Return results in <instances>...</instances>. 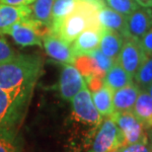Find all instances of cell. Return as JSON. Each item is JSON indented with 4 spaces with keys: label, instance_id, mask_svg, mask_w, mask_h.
I'll list each match as a JSON object with an SVG mask.
<instances>
[{
    "label": "cell",
    "instance_id": "cell-1",
    "mask_svg": "<svg viewBox=\"0 0 152 152\" xmlns=\"http://www.w3.org/2000/svg\"><path fill=\"white\" fill-rule=\"evenodd\" d=\"M42 59L38 56L19 54L0 62V89L16 91L35 88L42 73Z\"/></svg>",
    "mask_w": 152,
    "mask_h": 152
},
{
    "label": "cell",
    "instance_id": "cell-2",
    "mask_svg": "<svg viewBox=\"0 0 152 152\" xmlns=\"http://www.w3.org/2000/svg\"><path fill=\"white\" fill-rule=\"evenodd\" d=\"M102 6L87 0H78L75 10L70 15L51 24V33L67 44H72L86 29L101 27L99 24L98 12Z\"/></svg>",
    "mask_w": 152,
    "mask_h": 152
},
{
    "label": "cell",
    "instance_id": "cell-3",
    "mask_svg": "<svg viewBox=\"0 0 152 152\" xmlns=\"http://www.w3.org/2000/svg\"><path fill=\"white\" fill-rule=\"evenodd\" d=\"M34 88L16 91L0 89V129H18L25 118Z\"/></svg>",
    "mask_w": 152,
    "mask_h": 152
},
{
    "label": "cell",
    "instance_id": "cell-4",
    "mask_svg": "<svg viewBox=\"0 0 152 152\" xmlns=\"http://www.w3.org/2000/svg\"><path fill=\"white\" fill-rule=\"evenodd\" d=\"M124 146L121 129L111 117L106 118L98 126L90 152H111Z\"/></svg>",
    "mask_w": 152,
    "mask_h": 152
},
{
    "label": "cell",
    "instance_id": "cell-5",
    "mask_svg": "<svg viewBox=\"0 0 152 152\" xmlns=\"http://www.w3.org/2000/svg\"><path fill=\"white\" fill-rule=\"evenodd\" d=\"M111 118L123 133L124 146L146 141L143 124L138 121L132 112H115Z\"/></svg>",
    "mask_w": 152,
    "mask_h": 152
},
{
    "label": "cell",
    "instance_id": "cell-6",
    "mask_svg": "<svg viewBox=\"0 0 152 152\" xmlns=\"http://www.w3.org/2000/svg\"><path fill=\"white\" fill-rule=\"evenodd\" d=\"M74 117L82 123L98 126L102 121V115L97 111L92 100V94L88 87H84L71 100Z\"/></svg>",
    "mask_w": 152,
    "mask_h": 152
},
{
    "label": "cell",
    "instance_id": "cell-7",
    "mask_svg": "<svg viewBox=\"0 0 152 152\" xmlns=\"http://www.w3.org/2000/svg\"><path fill=\"white\" fill-rule=\"evenodd\" d=\"M145 58V53L139 39L124 38L118 63L133 78Z\"/></svg>",
    "mask_w": 152,
    "mask_h": 152
},
{
    "label": "cell",
    "instance_id": "cell-8",
    "mask_svg": "<svg viewBox=\"0 0 152 152\" xmlns=\"http://www.w3.org/2000/svg\"><path fill=\"white\" fill-rule=\"evenodd\" d=\"M86 86V81L78 69L72 64H64L58 82L61 98L65 101H71L76 94Z\"/></svg>",
    "mask_w": 152,
    "mask_h": 152
},
{
    "label": "cell",
    "instance_id": "cell-9",
    "mask_svg": "<svg viewBox=\"0 0 152 152\" xmlns=\"http://www.w3.org/2000/svg\"><path fill=\"white\" fill-rule=\"evenodd\" d=\"M152 27V9L138 7L126 17L124 38L140 39Z\"/></svg>",
    "mask_w": 152,
    "mask_h": 152
},
{
    "label": "cell",
    "instance_id": "cell-10",
    "mask_svg": "<svg viewBox=\"0 0 152 152\" xmlns=\"http://www.w3.org/2000/svg\"><path fill=\"white\" fill-rule=\"evenodd\" d=\"M42 45L50 58L63 64H74L76 59L72 48L56 35L50 33L42 37Z\"/></svg>",
    "mask_w": 152,
    "mask_h": 152
},
{
    "label": "cell",
    "instance_id": "cell-11",
    "mask_svg": "<svg viewBox=\"0 0 152 152\" xmlns=\"http://www.w3.org/2000/svg\"><path fill=\"white\" fill-rule=\"evenodd\" d=\"M7 34L10 35L15 42L21 47L42 45V38L38 34L34 26L32 25L31 18L13 25L9 29Z\"/></svg>",
    "mask_w": 152,
    "mask_h": 152
},
{
    "label": "cell",
    "instance_id": "cell-12",
    "mask_svg": "<svg viewBox=\"0 0 152 152\" xmlns=\"http://www.w3.org/2000/svg\"><path fill=\"white\" fill-rule=\"evenodd\" d=\"M104 29L102 27H92L82 32L75 39L72 45V50L75 56L90 54L93 50L99 48Z\"/></svg>",
    "mask_w": 152,
    "mask_h": 152
},
{
    "label": "cell",
    "instance_id": "cell-13",
    "mask_svg": "<svg viewBox=\"0 0 152 152\" xmlns=\"http://www.w3.org/2000/svg\"><path fill=\"white\" fill-rule=\"evenodd\" d=\"M31 16L32 9L29 6L0 4V35L7 34L12 26Z\"/></svg>",
    "mask_w": 152,
    "mask_h": 152
},
{
    "label": "cell",
    "instance_id": "cell-14",
    "mask_svg": "<svg viewBox=\"0 0 152 152\" xmlns=\"http://www.w3.org/2000/svg\"><path fill=\"white\" fill-rule=\"evenodd\" d=\"M140 88L132 82L113 92V104L115 112H132Z\"/></svg>",
    "mask_w": 152,
    "mask_h": 152
},
{
    "label": "cell",
    "instance_id": "cell-15",
    "mask_svg": "<svg viewBox=\"0 0 152 152\" xmlns=\"http://www.w3.org/2000/svg\"><path fill=\"white\" fill-rule=\"evenodd\" d=\"M99 24L105 31H113L123 35L126 30V16L112 10L107 6L103 5L98 12Z\"/></svg>",
    "mask_w": 152,
    "mask_h": 152
},
{
    "label": "cell",
    "instance_id": "cell-16",
    "mask_svg": "<svg viewBox=\"0 0 152 152\" xmlns=\"http://www.w3.org/2000/svg\"><path fill=\"white\" fill-rule=\"evenodd\" d=\"M124 44V36L113 31H105L103 33L99 48L105 56L110 57L115 62H118V56Z\"/></svg>",
    "mask_w": 152,
    "mask_h": 152
},
{
    "label": "cell",
    "instance_id": "cell-17",
    "mask_svg": "<svg viewBox=\"0 0 152 152\" xmlns=\"http://www.w3.org/2000/svg\"><path fill=\"white\" fill-rule=\"evenodd\" d=\"M132 113L145 127H152V98L147 90H140Z\"/></svg>",
    "mask_w": 152,
    "mask_h": 152
},
{
    "label": "cell",
    "instance_id": "cell-18",
    "mask_svg": "<svg viewBox=\"0 0 152 152\" xmlns=\"http://www.w3.org/2000/svg\"><path fill=\"white\" fill-rule=\"evenodd\" d=\"M92 100L97 111L102 117L109 118L115 113L113 91L105 84L99 90L92 92Z\"/></svg>",
    "mask_w": 152,
    "mask_h": 152
},
{
    "label": "cell",
    "instance_id": "cell-19",
    "mask_svg": "<svg viewBox=\"0 0 152 152\" xmlns=\"http://www.w3.org/2000/svg\"><path fill=\"white\" fill-rule=\"evenodd\" d=\"M104 83L115 92L126 85L132 83V77L121 66L115 62L109 70L106 72Z\"/></svg>",
    "mask_w": 152,
    "mask_h": 152
},
{
    "label": "cell",
    "instance_id": "cell-20",
    "mask_svg": "<svg viewBox=\"0 0 152 152\" xmlns=\"http://www.w3.org/2000/svg\"><path fill=\"white\" fill-rule=\"evenodd\" d=\"M23 146L18 129H0V152H23Z\"/></svg>",
    "mask_w": 152,
    "mask_h": 152
},
{
    "label": "cell",
    "instance_id": "cell-21",
    "mask_svg": "<svg viewBox=\"0 0 152 152\" xmlns=\"http://www.w3.org/2000/svg\"><path fill=\"white\" fill-rule=\"evenodd\" d=\"M74 65L82 74L85 80L89 79L92 76H100V77L105 78L106 73L98 67L95 60L89 54L77 56L74 61Z\"/></svg>",
    "mask_w": 152,
    "mask_h": 152
},
{
    "label": "cell",
    "instance_id": "cell-22",
    "mask_svg": "<svg viewBox=\"0 0 152 152\" xmlns=\"http://www.w3.org/2000/svg\"><path fill=\"white\" fill-rule=\"evenodd\" d=\"M54 0H35L32 5L31 18L45 25H51V9Z\"/></svg>",
    "mask_w": 152,
    "mask_h": 152
},
{
    "label": "cell",
    "instance_id": "cell-23",
    "mask_svg": "<svg viewBox=\"0 0 152 152\" xmlns=\"http://www.w3.org/2000/svg\"><path fill=\"white\" fill-rule=\"evenodd\" d=\"M133 78L141 90H146L152 83V54H145L143 62Z\"/></svg>",
    "mask_w": 152,
    "mask_h": 152
},
{
    "label": "cell",
    "instance_id": "cell-24",
    "mask_svg": "<svg viewBox=\"0 0 152 152\" xmlns=\"http://www.w3.org/2000/svg\"><path fill=\"white\" fill-rule=\"evenodd\" d=\"M78 0H54L51 9V24L63 19L75 10Z\"/></svg>",
    "mask_w": 152,
    "mask_h": 152
},
{
    "label": "cell",
    "instance_id": "cell-25",
    "mask_svg": "<svg viewBox=\"0 0 152 152\" xmlns=\"http://www.w3.org/2000/svg\"><path fill=\"white\" fill-rule=\"evenodd\" d=\"M104 5L126 17L139 7L134 0H104Z\"/></svg>",
    "mask_w": 152,
    "mask_h": 152
},
{
    "label": "cell",
    "instance_id": "cell-26",
    "mask_svg": "<svg viewBox=\"0 0 152 152\" xmlns=\"http://www.w3.org/2000/svg\"><path fill=\"white\" fill-rule=\"evenodd\" d=\"M89 56L93 57V59L95 60V62H96V64L98 65V67L101 69L102 71H104L105 73L115 63L113 59H111L110 57L105 56L99 48H96L95 50H93Z\"/></svg>",
    "mask_w": 152,
    "mask_h": 152
},
{
    "label": "cell",
    "instance_id": "cell-27",
    "mask_svg": "<svg viewBox=\"0 0 152 152\" xmlns=\"http://www.w3.org/2000/svg\"><path fill=\"white\" fill-rule=\"evenodd\" d=\"M16 56L14 50L4 39L0 37V62L9 60Z\"/></svg>",
    "mask_w": 152,
    "mask_h": 152
},
{
    "label": "cell",
    "instance_id": "cell-28",
    "mask_svg": "<svg viewBox=\"0 0 152 152\" xmlns=\"http://www.w3.org/2000/svg\"><path fill=\"white\" fill-rule=\"evenodd\" d=\"M139 41L145 54H152V27Z\"/></svg>",
    "mask_w": 152,
    "mask_h": 152
},
{
    "label": "cell",
    "instance_id": "cell-29",
    "mask_svg": "<svg viewBox=\"0 0 152 152\" xmlns=\"http://www.w3.org/2000/svg\"><path fill=\"white\" fill-rule=\"evenodd\" d=\"M123 152H150V149L147 145V141H143L132 145H126L123 147Z\"/></svg>",
    "mask_w": 152,
    "mask_h": 152
},
{
    "label": "cell",
    "instance_id": "cell-30",
    "mask_svg": "<svg viewBox=\"0 0 152 152\" xmlns=\"http://www.w3.org/2000/svg\"><path fill=\"white\" fill-rule=\"evenodd\" d=\"M35 0H0L2 4L12 6H28L34 3Z\"/></svg>",
    "mask_w": 152,
    "mask_h": 152
},
{
    "label": "cell",
    "instance_id": "cell-31",
    "mask_svg": "<svg viewBox=\"0 0 152 152\" xmlns=\"http://www.w3.org/2000/svg\"><path fill=\"white\" fill-rule=\"evenodd\" d=\"M137 3L138 6L144 8H151L152 7V0H134Z\"/></svg>",
    "mask_w": 152,
    "mask_h": 152
},
{
    "label": "cell",
    "instance_id": "cell-32",
    "mask_svg": "<svg viewBox=\"0 0 152 152\" xmlns=\"http://www.w3.org/2000/svg\"><path fill=\"white\" fill-rule=\"evenodd\" d=\"M87 1L96 3V4H100V5H104V0H87Z\"/></svg>",
    "mask_w": 152,
    "mask_h": 152
},
{
    "label": "cell",
    "instance_id": "cell-33",
    "mask_svg": "<svg viewBox=\"0 0 152 152\" xmlns=\"http://www.w3.org/2000/svg\"><path fill=\"white\" fill-rule=\"evenodd\" d=\"M146 90H147V92L149 93V95L151 96V98H152V83L149 85V86H148V88Z\"/></svg>",
    "mask_w": 152,
    "mask_h": 152
},
{
    "label": "cell",
    "instance_id": "cell-34",
    "mask_svg": "<svg viewBox=\"0 0 152 152\" xmlns=\"http://www.w3.org/2000/svg\"><path fill=\"white\" fill-rule=\"evenodd\" d=\"M123 147H124V146H121V147H120V148H118V149H115V150L111 151V152H123Z\"/></svg>",
    "mask_w": 152,
    "mask_h": 152
}]
</instances>
